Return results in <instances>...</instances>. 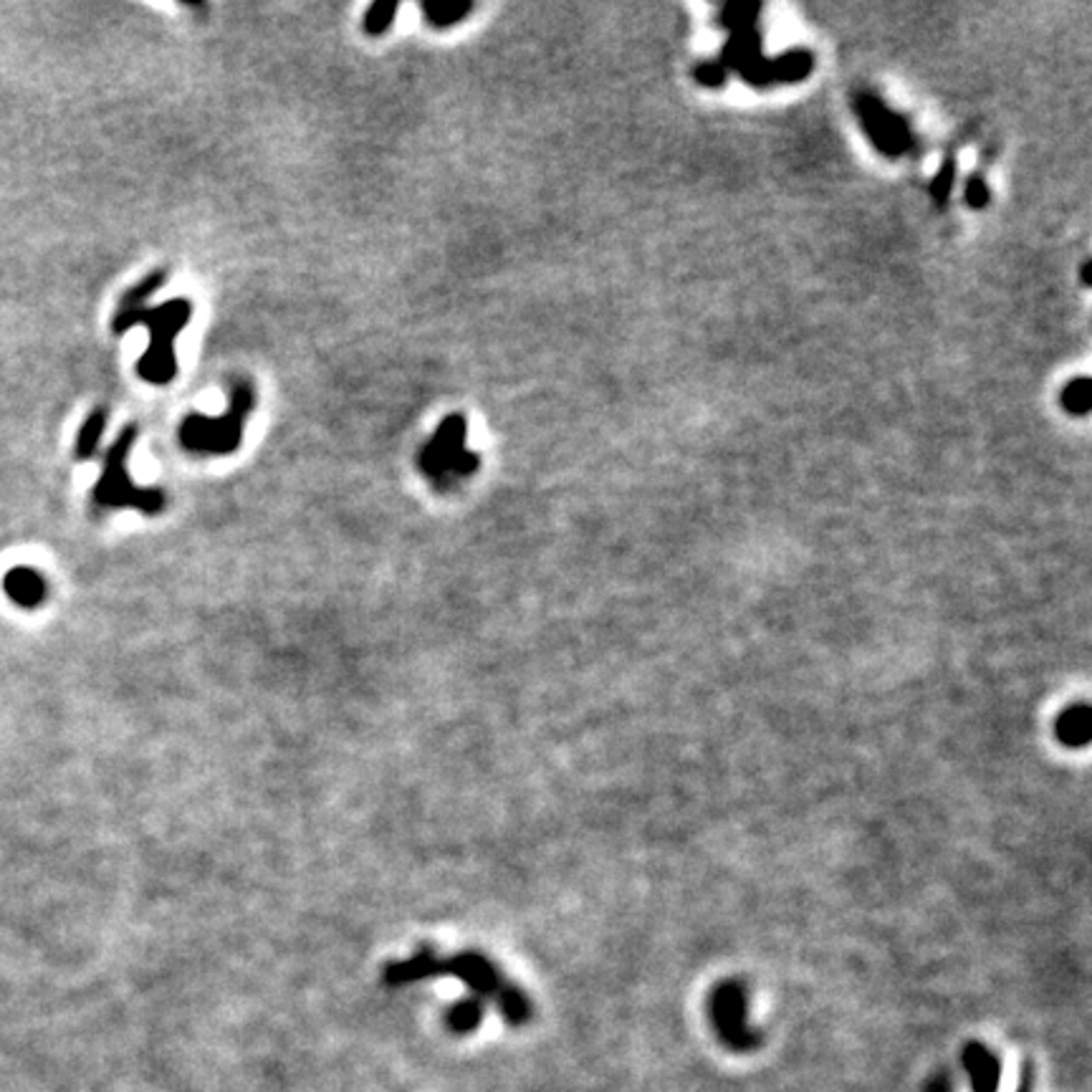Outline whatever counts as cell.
Returning a JSON list of instances; mask_svg holds the SVG:
<instances>
[{"mask_svg": "<svg viewBox=\"0 0 1092 1092\" xmlns=\"http://www.w3.org/2000/svg\"><path fill=\"white\" fill-rule=\"evenodd\" d=\"M436 976L461 978L465 987L473 991V996L481 999V1002H494L498 1014L511 1027H524V1024L534 1019L531 999L516 984H511L489 956L478 954V951H463V954L441 958L428 945H421L415 956H410L408 961L388 963L382 971V984L388 989H399Z\"/></svg>", "mask_w": 1092, "mask_h": 1092, "instance_id": "obj_1", "label": "cell"}, {"mask_svg": "<svg viewBox=\"0 0 1092 1092\" xmlns=\"http://www.w3.org/2000/svg\"><path fill=\"white\" fill-rule=\"evenodd\" d=\"M163 281L165 273H152L142 284H137L135 289L126 291L115 314V335H124L126 329L137 324H144L150 329V349L139 357L137 372L148 382L155 385H165L175 377L177 364L172 344H175V337L185 329L192 314V306L185 298H172V302L157 306V309L144 306L152 291H157Z\"/></svg>", "mask_w": 1092, "mask_h": 1092, "instance_id": "obj_2", "label": "cell"}, {"mask_svg": "<svg viewBox=\"0 0 1092 1092\" xmlns=\"http://www.w3.org/2000/svg\"><path fill=\"white\" fill-rule=\"evenodd\" d=\"M135 428H126L104 453V471L95 485V504L99 509H137L155 516L165 509V494L157 489H137L126 471V458L135 445Z\"/></svg>", "mask_w": 1092, "mask_h": 1092, "instance_id": "obj_3", "label": "cell"}, {"mask_svg": "<svg viewBox=\"0 0 1092 1092\" xmlns=\"http://www.w3.org/2000/svg\"><path fill=\"white\" fill-rule=\"evenodd\" d=\"M253 408V392L249 385H233L231 410L225 417L190 415L180 428V443L192 453H233L243 441L245 415Z\"/></svg>", "mask_w": 1092, "mask_h": 1092, "instance_id": "obj_4", "label": "cell"}, {"mask_svg": "<svg viewBox=\"0 0 1092 1092\" xmlns=\"http://www.w3.org/2000/svg\"><path fill=\"white\" fill-rule=\"evenodd\" d=\"M476 465L478 458L465 450V421L461 415L445 417L436 438L425 445L421 456L423 473L438 489H448L458 478L471 476Z\"/></svg>", "mask_w": 1092, "mask_h": 1092, "instance_id": "obj_5", "label": "cell"}, {"mask_svg": "<svg viewBox=\"0 0 1092 1092\" xmlns=\"http://www.w3.org/2000/svg\"><path fill=\"white\" fill-rule=\"evenodd\" d=\"M711 1024H714L718 1040L723 1047L734 1052H754L762 1042V1035L749 1022V1002L746 991L738 982L718 984L711 994Z\"/></svg>", "mask_w": 1092, "mask_h": 1092, "instance_id": "obj_6", "label": "cell"}, {"mask_svg": "<svg viewBox=\"0 0 1092 1092\" xmlns=\"http://www.w3.org/2000/svg\"><path fill=\"white\" fill-rule=\"evenodd\" d=\"M963 1070L971 1082V1092H999L1002 1082V1062L987 1044L969 1042L961 1055Z\"/></svg>", "mask_w": 1092, "mask_h": 1092, "instance_id": "obj_7", "label": "cell"}, {"mask_svg": "<svg viewBox=\"0 0 1092 1092\" xmlns=\"http://www.w3.org/2000/svg\"><path fill=\"white\" fill-rule=\"evenodd\" d=\"M5 595L25 610H33L46 599V579L31 567H16L5 575Z\"/></svg>", "mask_w": 1092, "mask_h": 1092, "instance_id": "obj_8", "label": "cell"}, {"mask_svg": "<svg viewBox=\"0 0 1092 1092\" xmlns=\"http://www.w3.org/2000/svg\"><path fill=\"white\" fill-rule=\"evenodd\" d=\"M1057 738L1070 749H1082L1092 738V709L1088 703L1068 705L1055 723Z\"/></svg>", "mask_w": 1092, "mask_h": 1092, "instance_id": "obj_9", "label": "cell"}, {"mask_svg": "<svg viewBox=\"0 0 1092 1092\" xmlns=\"http://www.w3.org/2000/svg\"><path fill=\"white\" fill-rule=\"evenodd\" d=\"M483 1017H485V1004L481 1002V999L468 996V999H463V1002L453 1004V1007L445 1011V1027H448L453 1035H458V1037L473 1035V1031L481 1027Z\"/></svg>", "mask_w": 1092, "mask_h": 1092, "instance_id": "obj_10", "label": "cell"}, {"mask_svg": "<svg viewBox=\"0 0 1092 1092\" xmlns=\"http://www.w3.org/2000/svg\"><path fill=\"white\" fill-rule=\"evenodd\" d=\"M473 11L471 3H423V16L432 29H445Z\"/></svg>", "mask_w": 1092, "mask_h": 1092, "instance_id": "obj_11", "label": "cell"}, {"mask_svg": "<svg viewBox=\"0 0 1092 1092\" xmlns=\"http://www.w3.org/2000/svg\"><path fill=\"white\" fill-rule=\"evenodd\" d=\"M104 425H106V412L104 410L91 412V415L86 417V423L82 425V430H79V438H76V458H91V456H95L97 445H99V441H102Z\"/></svg>", "mask_w": 1092, "mask_h": 1092, "instance_id": "obj_12", "label": "cell"}, {"mask_svg": "<svg viewBox=\"0 0 1092 1092\" xmlns=\"http://www.w3.org/2000/svg\"><path fill=\"white\" fill-rule=\"evenodd\" d=\"M395 11H397L395 3H375V5H370L368 16H364V31H368L370 36H379V33H385L392 25Z\"/></svg>", "mask_w": 1092, "mask_h": 1092, "instance_id": "obj_13", "label": "cell"}, {"mask_svg": "<svg viewBox=\"0 0 1092 1092\" xmlns=\"http://www.w3.org/2000/svg\"><path fill=\"white\" fill-rule=\"evenodd\" d=\"M1064 403H1068V408H1072L1075 412L1088 410V403H1090L1088 379H1080V382L1072 385L1070 392H1068V397H1064Z\"/></svg>", "mask_w": 1092, "mask_h": 1092, "instance_id": "obj_14", "label": "cell"}, {"mask_svg": "<svg viewBox=\"0 0 1092 1092\" xmlns=\"http://www.w3.org/2000/svg\"><path fill=\"white\" fill-rule=\"evenodd\" d=\"M1031 1090H1035V1064L1024 1062V1070H1022V1077H1019L1017 1092H1031Z\"/></svg>", "mask_w": 1092, "mask_h": 1092, "instance_id": "obj_15", "label": "cell"}, {"mask_svg": "<svg viewBox=\"0 0 1092 1092\" xmlns=\"http://www.w3.org/2000/svg\"><path fill=\"white\" fill-rule=\"evenodd\" d=\"M928 1092H949V1082H945L943 1077H938V1080L928 1085Z\"/></svg>", "mask_w": 1092, "mask_h": 1092, "instance_id": "obj_16", "label": "cell"}]
</instances>
